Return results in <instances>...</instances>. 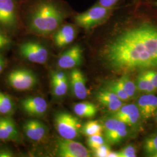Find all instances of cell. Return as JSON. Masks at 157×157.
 Returning a JSON list of instances; mask_svg holds the SVG:
<instances>
[{
  "label": "cell",
  "mask_w": 157,
  "mask_h": 157,
  "mask_svg": "<svg viewBox=\"0 0 157 157\" xmlns=\"http://www.w3.org/2000/svg\"><path fill=\"white\" fill-rule=\"evenodd\" d=\"M108 65L116 71L157 67V27L144 23L128 29L103 50Z\"/></svg>",
  "instance_id": "1"
},
{
  "label": "cell",
  "mask_w": 157,
  "mask_h": 157,
  "mask_svg": "<svg viewBox=\"0 0 157 157\" xmlns=\"http://www.w3.org/2000/svg\"><path fill=\"white\" fill-rule=\"evenodd\" d=\"M27 29L31 33L47 36L56 32L67 17V13L52 0H39L29 8Z\"/></svg>",
  "instance_id": "2"
},
{
  "label": "cell",
  "mask_w": 157,
  "mask_h": 157,
  "mask_svg": "<svg viewBox=\"0 0 157 157\" xmlns=\"http://www.w3.org/2000/svg\"><path fill=\"white\" fill-rule=\"evenodd\" d=\"M6 80L8 86L17 91L33 90L39 83L38 77L33 71L22 67L11 70Z\"/></svg>",
  "instance_id": "3"
},
{
  "label": "cell",
  "mask_w": 157,
  "mask_h": 157,
  "mask_svg": "<svg viewBox=\"0 0 157 157\" xmlns=\"http://www.w3.org/2000/svg\"><path fill=\"white\" fill-rule=\"evenodd\" d=\"M113 10L114 7L107 8L97 4L87 11L76 15L74 17V20L78 26L90 29L105 22Z\"/></svg>",
  "instance_id": "4"
},
{
  "label": "cell",
  "mask_w": 157,
  "mask_h": 157,
  "mask_svg": "<svg viewBox=\"0 0 157 157\" xmlns=\"http://www.w3.org/2000/svg\"><path fill=\"white\" fill-rule=\"evenodd\" d=\"M54 124L58 133L64 139L74 140L78 137L81 132L82 126L78 119L68 112L57 113Z\"/></svg>",
  "instance_id": "5"
},
{
  "label": "cell",
  "mask_w": 157,
  "mask_h": 157,
  "mask_svg": "<svg viewBox=\"0 0 157 157\" xmlns=\"http://www.w3.org/2000/svg\"><path fill=\"white\" fill-rule=\"evenodd\" d=\"M20 56L28 62L36 64H44L48 59L49 52L47 48L37 41L30 40L19 45Z\"/></svg>",
  "instance_id": "6"
},
{
  "label": "cell",
  "mask_w": 157,
  "mask_h": 157,
  "mask_svg": "<svg viewBox=\"0 0 157 157\" xmlns=\"http://www.w3.org/2000/svg\"><path fill=\"white\" fill-rule=\"evenodd\" d=\"M56 155L59 157H89V150L82 143L60 137L56 143Z\"/></svg>",
  "instance_id": "7"
},
{
  "label": "cell",
  "mask_w": 157,
  "mask_h": 157,
  "mask_svg": "<svg viewBox=\"0 0 157 157\" xmlns=\"http://www.w3.org/2000/svg\"><path fill=\"white\" fill-rule=\"evenodd\" d=\"M18 11L15 0H0V29L12 30L18 25Z\"/></svg>",
  "instance_id": "8"
},
{
  "label": "cell",
  "mask_w": 157,
  "mask_h": 157,
  "mask_svg": "<svg viewBox=\"0 0 157 157\" xmlns=\"http://www.w3.org/2000/svg\"><path fill=\"white\" fill-rule=\"evenodd\" d=\"M102 126L105 139L109 144H117L128 135L126 124L117 119H108Z\"/></svg>",
  "instance_id": "9"
},
{
  "label": "cell",
  "mask_w": 157,
  "mask_h": 157,
  "mask_svg": "<svg viewBox=\"0 0 157 157\" xmlns=\"http://www.w3.org/2000/svg\"><path fill=\"white\" fill-rule=\"evenodd\" d=\"M23 111L32 118L44 116L48 109V104L45 98L37 95L25 97L20 101Z\"/></svg>",
  "instance_id": "10"
},
{
  "label": "cell",
  "mask_w": 157,
  "mask_h": 157,
  "mask_svg": "<svg viewBox=\"0 0 157 157\" xmlns=\"http://www.w3.org/2000/svg\"><path fill=\"white\" fill-rule=\"evenodd\" d=\"M22 129L26 137L33 143L41 142L45 139L48 134L47 126L36 119L26 121L23 124Z\"/></svg>",
  "instance_id": "11"
},
{
  "label": "cell",
  "mask_w": 157,
  "mask_h": 157,
  "mask_svg": "<svg viewBox=\"0 0 157 157\" xmlns=\"http://www.w3.org/2000/svg\"><path fill=\"white\" fill-rule=\"evenodd\" d=\"M83 50L78 45H75L63 52L57 61L58 67L61 69H73L80 65L82 61Z\"/></svg>",
  "instance_id": "12"
},
{
  "label": "cell",
  "mask_w": 157,
  "mask_h": 157,
  "mask_svg": "<svg viewBox=\"0 0 157 157\" xmlns=\"http://www.w3.org/2000/svg\"><path fill=\"white\" fill-rule=\"evenodd\" d=\"M21 134L15 122L11 117L0 118V141H19Z\"/></svg>",
  "instance_id": "13"
},
{
  "label": "cell",
  "mask_w": 157,
  "mask_h": 157,
  "mask_svg": "<svg viewBox=\"0 0 157 157\" xmlns=\"http://www.w3.org/2000/svg\"><path fill=\"white\" fill-rule=\"evenodd\" d=\"M140 117V112L138 107L137 105L133 104L123 105L112 115L113 118L117 119L126 124L130 126L136 125L137 124Z\"/></svg>",
  "instance_id": "14"
},
{
  "label": "cell",
  "mask_w": 157,
  "mask_h": 157,
  "mask_svg": "<svg viewBox=\"0 0 157 157\" xmlns=\"http://www.w3.org/2000/svg\"><path fill=\"white\" fill-rule=\"evenodd\" d=\"M69 83L73 95L77 98L83 100L87 96L86 79L83 73L76 68H74L70 74Z\"/></svg>",
  "instance_id": "15"
},
{
  "label": "cell",
  "mask_w": 157,
  "mask_h": 157,
  "mask_svg": "<svg viewBox=\"0 0 157 157\" xmlns=\"http://www.w3.org/2000/svg\"><path fill=\"white\" fill-rule=\"evenodd\" d=\"M141 117L148 119L154 117L157 110V96L152 93H147L140 96L137 102Z\"/></svg>",
  "instance_id": "16"
},
{
  "label": "cell",
  "mask_w": 157,
  "mask_h": 157,
  "mask_svg": "<svg viewBox=\"0 0 157 157\" xmlns=\"http://www.w3.org/2000/svg\"><path fill=\"white\" fill-rule=\"evenodd\" d=\"M76 30L72 25H65L59 28L53 35V40L56 47L62 48L71 44L76 37Z\"/></svg>",
  "instance_id": "17"
},
{
  "label": "cell",
  "mask_w": 157,
  "mask_h": 157,
  "mask_svg": "<svg viewBox=\"0 0 157 157\" xmlns=\"http://www.w3.org/2000/svg\"><path fill=\"white\" fill-rule=\"evenodd\" d=\"M97 99L109 111L115 112L123 105V102L111 91L104 89L97 94Z\"/></svg>",
  "instance_id": "18"
},
{
  "label": "cell",
  "mask_w": 157,
  "mask_h": 157,
  "mask_svg": "<svg viewBox=\"0 0 157 157\" xmlns=\"http://www.w3.org/2000/svg\"><path fill=\"white\" fill-rule=\"evenodd\" d=\"M73 110L77 116L83 118H94L97 112L95 105L87 101L80 102L75 104Z\"/></svg>",
  "instance_id": "19"
},
{
  "label": "cell",
  "mask_w": 157,
  "mask_h": 157,
  "mask_svg": "<svg viewBox=\"0 0 157 157\" xmlns=\"http://www.w3.org/2000/svg\"><path fill=\"white\" fill-rule=\"evenodd\" d=\"M16 110V104L11 97L0 91V115L11 117Z\"/></svg>",
  "instance_id": "20"
},
{
  "label": "cell",
  "mask_w": 157,
  "mask_h": 157,
  "mask_svg": "<svg viewBox=\"0 0 157 157\" xmlns=\"http://www.w3.org/2000/svg\"><path fill=\"white\" fill-rule=\"evenodd\" d=\"M116 82L126 93L130 99L135 97L137 89L136 84L130 78L128 75H124L121 78L117 80Z\"/></svg>",
  "instance_id": "21"
},
{
  "label": "cell",
  "mask_w": 157,
  "mask_h": 157,
  "mask_svg": "<svg viewBox=\"0 0 157 157\" xmlns=\"http://www.w3.org/2000/svg\"><path fill=\"white\" fill-rule=\"evenodd\" d=\"M68 78L59 81L51 80V87L52 95L56 98H61L66 95L68 90Z\"/></svg>",
  "instance_id": "22"
},
{
  "label": "cell",
  "mask_w": 157,
  "mask_h": 157,
  "mask_svg": "<svg viewBox=\"0 0 157 157\" xmlns=\"http://www.w3.org/2000/svg\"><path fill=\"white\" fill-rule=\"evenodd\" d=\"M103 126L97 121H90L81 128V133L89 137L92 135L101 134Z\"/></svg>",
  "instance_id": "23"
},
{
  "label": "cell",
  "mask_w": 157,
  "mask_h": 157,
  "mask_svg": "<svg viewBox=\"0 0 157 157\" xmlns=\"http://www.w3.org/2000/svg\"><path fill=\"white\" fill-rule=\"evenodd\" d=\"M136 85L137 90L146 93H152L157 90L143 73L138 76Z\"/></svg>",
  "instance_id": "24"
},
{
  "label": "cell",
  "mask_w": 157,
  "mask_h": 157,
  "mask_svg": "<svg viewBox=\"0 0 157 157\" xmlns=\"http://www.w3.org/2000/svg\"><path fill=\"white\" fill-rule=\"evenodd\" d=\"M146 155L152 157L157 153V134H154L146 138L143 145Z\"/></svg>",
  "instance_id": "25"
},
{
  "label": "cell",
  "mask_w": 157,
  "mask_h": 157,
  "mask_svg": "<svg viewBox=\"0 0 157 157\" xmlns=\"http://www.w3.org/2000/svg\"><path fill=\"white\" fill-rule=\"evenodd\" d=\"M104 143L105 140L101 134H97L89 136L87 140V146L92 150L98 148Z\"/></svg>",
  "instance_id": "26"
},
{
  "label": "cell",
  "mask_w": 157,
  "mask_h": 157,
  "mask_svg": "<svg viewBox=\"0 0 157 157\" xmlns=\"http://www.w3.org/2000/svg\"><path fill=\"white\" fill-rule=\"evenodd\" d=\"M107 89L111 91L115 94L118 95V97L122 101L130 100L129 96L126 94V93L122 89V88L116 82L109 84Z\"/></svg>",
  "instance_id": "27"
},
{
  "label": "cell",
  "mask_w": 157,
  "mask_h": 157,
  "mask_svg": "<svg viewBox=\"0 0 157 157\" xmlns=\"http://www.w3.org/2000/svg\"><path fill=\"white\" fill-rule=\"evenodd\" d=\"M11 44L10 37L4 30L0 29V51L9 48Z\"/></svg>",
  "instance_id": "28"
},
{
  "label": "cell",
  "mask_w": 157,
  "mask_h": 157,
  "mask_svg": "<svg viewBox=\"0 0 157 157\" xmlns=\"http://www.w3.org/2000/svg\"><path fill=\"white\" fill-rule=\"evenodd\" d=\"M93 150L94 157H107L108 154L111 151V148L109 146L104 143Z\"/></svg>",
  "instance_id": "29"
},
{
  "label": "cell",
  "mask_w": 157,
  "mask_h": 157,
  "mask_svg": "<svg viewBox=\"0 0 157 157\" xmlns=\"http://www.w3.org/2000/svg\"><path fill=\"white\" fill-rule=\"evenodd\" d=\"M119 157H136V150L135 147L132 145L126 146L118 152Z\"/></svg>",
  "instance_id": "30"
},
{
  "label": "cell",
  "mask_w": 157,
  "mask_h": 157,
  "mask_svg": "<svg viewBox=\"0 0 157 157\" xmlns=\"http://www.w3.org/2000/svg\"><path fill=\"white\" fill-rule=\"evenodd\" d=\"M143 73L157 89V72L152 70H149L143 72Z\"/></svg>",
  "instance_id": "31"
},
{
  "label": "cell",
  "mask_w": 157,
  "mask_h": 157,
  "mask_svg": "<svg viewBox=\"0 0 157 157\" xmlns=\"http://www.w3.org/2000/svg\"><path fill=\"white\" fill-rule=\"evenodd\" d=\"M120 1L121 0H99L98 4L107 8H112Z\"/></svg>",
  "instance_id": "32"
},
{
  "label": "cell",
  "mask_w": 157,
  "mask_h": 157,
  "mask_svg": "<svg viewBox=\"0 0 157 157\" xmlns=\"http://www.w3.org/2000/svg\"><path fill=\"white\" fill-rule=\"evenodd\" d=\"M14 156V154L9 149H0V157H12Z\"/></svg>",
  "instance_id": "33"
},
{
  "label": "cell",
  "mask_w": 157,
  "mask_h": 157,
  "mask_svg": "<svg viewBox=\"0 0 157 157\" xmlns=\"http://www.w3.org/2000/svg\"><path fill=\"white\" fill-rule=\"evenodd\" d=\"M6 65V59L0 51V74L2 73L3 70L5 69Z\"/></svg>",
  "instance_id": "34"
},
{
  "label": "cell",
  "mask_w": 157,
  "mask_h": 157,
  "mask_svg": "<svg viewBox=\"0 0 157 157\" xmlns=\"http://www.w3.org/2000/svg\"><path fill=\"white\" fill-rule=\"evenodd\" d=\"M107 157H119V154L118 152H116L110 151V152L108 154Z\"/></svg>",
  "instance_id": "35"
},
{
  "label": "cell",
  "mask_w": 157,
  "mask_h": 157,
  "mask_svg": "<svg viewBox=\"0 0 157 157\" xmlns=\"http://www.w3.org/2000/svg\"><path fill=\"white\" fill-rule=\"evenodd\" d=\"M155 119H156V120H157V111H156V113H155Z\"/></svg>",
  "instance_id": "36"
},
{
  "label": "cell",
  "mask_w": 157,
  "mask_h": 157,
  "mask_svg": "<svg viewBox=\"0 0 157 157\" xmlns=\"http://www.w3.org/2000/svg\"><path fill=\"white\" fill-rule=\"evenodd\" d=\"M152 157H157V154H154V155H153Z\"/></svg>",
  "instance_id": "37"
},
{
  "label": "cell",
  "mask_w": 157,
  "mask_h": 157,
  "mask_svg": "<svg viewBox=\"0 0 157 157\" xmlns=\"http://www.w3.org/2000/svg\"><path fill=\"white\" fill-rule=\"evenodd\" d=\"M154 6H157V1L155 2V3H154Z\"/></svg>",
  "instance_id": "38"
}]
</instances>
